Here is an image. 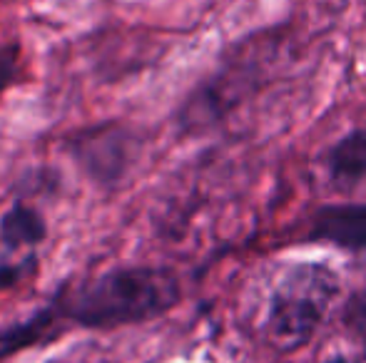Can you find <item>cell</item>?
<instances>
[{
    "label": "cell",
    "mask_w": 366,
    "mask_h": 363,
    "mask_svg": "<svg viewBox=\"0 0 366 363\" xmlns=\"http://www.w3.org/2000/svg\"><path fill=\"white\" fill-rule=\"evenodd\" d=\"M182 299L172 269L132 264L82 281H65L50 296L58 319L80 329H115L157 319Z\"/></svg>",
    "instance_id": "6da1fadb"
},
{
    "label": "cell",
    "mask_w": 366,
    "mask_h": 363,
    "mask_svg": "<svg viewBox=\"0 0 366 363\" xmlns=\"http://www.w3.org/2000/svg\"><path fill=\"white\" fill-rule=\"evenodd\" d=\"M339 294V276L327 264H292L274 284L264 334L277 351L302 349L327 316Z\"/></svg>",
    "instance_id": "7a4b0ae2"
},
{
    "label": "cell",
    "mask_w": 366,
    "mask_h": 363,
    "mask_svg": "<svg viewBox=\"0 0 366 363\" xmlns=\"http://www.w3.org/2000/svg\"><path fill=\"white\" fill-rule=\"evenodd\" d=\"M267 55H272L269 40H247L234 53L227 55L219 68L179 105L177 130L182 135H199L219 125L262 83L267 63L272 60Z\"/></svg>",
    "instance_id": "3957f363"
},
{
    "label": "cell",
    "mask_w": 366,
    "mask_h": 363,
    "mask_svg": "<svg viewBox=\"0 0 366 363\" xmlns=\"http://www.w3.org/2000/svg\"><path fill=\"white\" fill-rule=\"evenodd\" d=\"M63 150L97 189L112 192L132 175L145 150V137L132 122L110 117L70 132Z\"/></svg>",
    "instance_id": "277c9868"
},
{
    "label": "cell",
    "mask_w": 366,
    "mask_h": 363,
    "mask_svg": "<svg viewBox=\"0 0 366 363\" xmlns=\"http://www.w3.org/2000/svg\"><path fill=\"white\" fill-rule=\"evenodd\" d=\"M48 219L28 199L13 197L0 214V291L15 289L40 269L38 249L48 239Z\"/></svg>",
    "instance_id": "5b68a950"
},
{
    "label": "cell",
    "mask_w": 366,
    "mask_h": 363,
    "mask_svg": "<svg viewBox=\"0 0 366 363\" xmlns=\"http://www.w3.org/2000/svg\"><path fill=\"white\" fill-rule=\"evenodd\" d=\"M309 239L349 252H366V202L332 204L314 212Z\"/></svg>",
    "instance_id": "8992f818"
},
{
    "label": "cell",
    "mask_w": 366,
    "mask_h": 363,
    "mask_svg": "<svg viewBox=\"0 0 366 363\" xmlns=\"http://www.w3.org/2000/svg\"><path fill=\"white\" fill-rule=\"evenodd\" d=\"M324 175L332 189L349 194L366 182V127L349 132L324 155Z\"/></svg>",
    "instance_id": "52a82bcc"
},
{
    "label": "cell",
    "mask_w": 366,
    "mask_h": 363,
    "mask_svg": "<svg viewBox=\"0 0 366 363\" xmlns=\"http://www.w3.org/2000/svg\"><path fill=\"white\" fill-rule=\"evenodd\" d=\"M60 326H63V321L58 319V311H55L53 301L48 299V304H43L30 316L0 329V361L55 336Z\"/></svg>",
    "instance_id": "ba28073f"
},
{
    "label": "cell",
    "mask_w": 366,
    "mask_h": 363,
    "mask_svg": "<svg viewBox=\"0 0 366 363\" xmlns=\"http://www.w3.org/2000/svg\"><path fill=\"white\" fill-rule=\"evenodd\" d=\"M63 175L60 170L50 165H35L28 167L25 172H20L18 180H15V197L20 199H53L60 197L63 192Z\"/></svg>",
    "instance_id": "9c48e42d"
},
{
    "label": "cell",
    "mask_w": 366,
    "mask_h": 363,
    "mask_svg": "<svg viewBox=\"0 0 366 363\" xmlns=\"http://www.w3.org/2000/svg\"><path fill=\"white\" fill-rule=\"evenodd\" d=\"M25 75V60H23V45L18 40L0 43V92L13 88Z\"/></svg>",
    "instance_id": "30bf717a"
},
{
    "label": "cell",
    "mask_w": 366,
    "mask_h": 363,
    "mask_svg": "<svg viewBox=\"0 0 366 363\" xmlns=\"http://www.w3.org/2000/svg\"><path fill=\"white\" fill-rule=\"evenodd\" d=\"M342 319H344L347 331L357 339V344L362 346L366 354V286L349 296Z\"/></svg>",
    "instance_id": "8fae6325"
},
{
    "label": "cell",
    "mask_w": 366,
    "mask_h": 363,
    "mask_svg": "<svg viewBox=\"0 0 366 363\" xmlns=\"http://www.w3.org/2000/svg\"><path fill=\"white\" fill-rule=\"evenodd\" d=\"M327 363H347L344 359H332V361H327Z\"/></svg>",
    "instance_id": "7c38bea8"
}]
</instances>
